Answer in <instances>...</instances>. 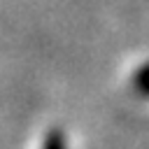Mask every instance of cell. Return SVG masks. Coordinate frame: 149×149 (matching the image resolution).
<instances>
[{
  "label": "cell",
  "mask_w": 149,
  "mask_h": 149,
  "mask_svg": "<svg viewBox=\"0 0 149 149\" xmlns=\"http://www.w3.org/2000/svg\"><path fill=\"white\" fill-rule=\"evenodd\" d=\"M133 91L142 98H149V63L133 72Z\"/></svg>",
  "instance_id": "obj_1"
},
{
  "label": "cell",
  "mask_w": 149,
  "mask_h": 149,
  "mask_svg": "<svg viewBox=\"0 0 149 149\" xmlns=\"http://www.w3.org/2000/svg\"><path fill=\"white\" fill-rule=\"evenodd\" d=\"M42 149H68V142H65V133H61V130H49L47 133V137H44V144H42Z\"/></svg>",
  "instance_id": "obj_2"
}]
</instances>
